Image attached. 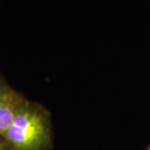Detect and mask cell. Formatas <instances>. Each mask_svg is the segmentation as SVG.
<instances>
[{"label":"cell","mask_w":150,"mask_h":150,"mask_svg":"<svg viewBox=\"0 0 150 150\" xmlns=\"http://www.w3.org/2000/svg\"><path fill=\"white\" fill-rule=\"evenodd\" d=\"M13 150H48L52 130L47 110L25 100L8 128L1 134Z\"/></svg>","instance_id":"6da1fadb"},{"label":"cell","mask_w":150,"mask_h":150,"mask_svg":"<svg viewBox=\"0 0 150 150\" xmlns=\"http://www.w3.org/2000/svg\"><path fill=\"white\" fill-rule=\"evenodd\" d=\"M25 100L10 87L0 95V135L8 128Z\"/></svg>","instance_id":"7a4b0ae2"},{"label":"cell","mask_w":150,"mask_h":150,"mask_svg":"<svg viewBox=\"0 0 150 150\" xmlns=\"http://www.w3.org/2000/svg\"><path fill=\"white\" fill-rule=\"evenodd\" d=\"M0 150H13L10 145L0 135Z\"/></svg>","instance_id":"3957f363"},{"label":"cell","mask_w":150,"mask_h":150,"mask_svg":"<svg viewBox=\"0 0 150 150\" xmlns=\"http://www.w3.org/2000/svg\"><path fill=\"white\" fill-rule=\"evenodd\" d=\"M9 88V86L8 85L5 83V81L1 77H0V95L4 93V92Z\"/></svg>","instance_id":"277c9868"},{"label":"cell","mask_w":150,"mask_h":150,"mask_svg":"<svg viewBox=\"0 0 150 150\" xmlns=\"http://www.w3.org/2000/svg\"><path fill=\"white\" fill-rule=\"evenodd\" d=\"M146 150H150V145L149 146V147H148V148H147V149Z\"/></svg>","instance_id":"5b68a950"}]
</instances>
